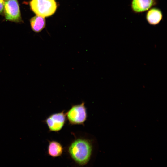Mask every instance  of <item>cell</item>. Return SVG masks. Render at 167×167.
Returning <instances> with one entry per match:
<instances>
[{
	"label": "cell",
	"mask_w": 167,
	"mask_h": 167,
	"mask_svg": "<svg viewBox=\"0 0 167 167\" xmlns=\"http://www.w3.org/2000/svg\"><path fill=\"white\" fill-rule=\"evenodd\" d=\"M92 144L88 139L79 138L73 141L69 147L68 152L73 160L78 165L87 164L91 158Z\"/></svg>",
	"instance_id": "6da1fadb"
},
{
	"label": "cell",
	"mask_w": 167,
	"mask_h": 167,
	"mask_svg": "<svg viewBox=\"0 0 167 167\" xmlns=\"http://www.w3.org/2000/svg\"><path fill=\"white\" fill-rule=\"evenodd\" d=\"M30 5L35 13L43 17L53 15L57 8L55 0H32L30 2Z\"/></svg>",
	"instance_id": "7a4b0ae2"
},
{
	"label": "cell",
	"mask_w": 167,
	"mask_h": 167,
	"mask_svg": "<svg viewBox=\"0 0 167 167\" xmlns=\"http://www.w3.org/2000/svg\"><path fill=\"white\" fill-rule=\"evenodd\" d=\"M66 115L71 125H84L87 119V112L85 102L72 105L66 113Z\"/></svg>",
	"instance_id": "3957f363"
},
{
	"label": "cell",
	"mask_w": 167,
	"mask_h": 167,
	"mask_svg": "<svg viewBox=\"0 0 167 167\" xmlns=\"http://www.w3.org/2000/svg\"><path fill=\"white\" fill-rule=\"evenodd\" d=\"M4 10L7 20L15 22L21 21L20 11L17 0H5Z\"/></svg>",
	"instance_id": "277c9868"
},
{
	"label": "cell",
	"mask_w": 167,
	"mask_h": 167,
	"mask_svg": "<svg viewBox=\"0 0 167 167\" xmlns=\"http://www.w3.org/2000/svg\"><path fill=\"white\" fill-rule=\"evenodd\" d=\"M64 110L53 114L44 121L50 131L57 132L61 130L64 126L66 120Z\"/></svg>",
	"instance_id": "5b68a950"
},
{
	"label": "cell",
	"mask_w": 167,
	"mask_h": 167,
	"mask_svg": "<svg viewBox=\"0 0 167 167\" xmlns=\"http://www.w3.org/2000/svg\"><path fill=\"white\" fill-rule=\"evenodd\" d=\"M154 0H132V8L134 11L139 13L148 10L154 4Z\"/></svg>",
	"instance_id": "8992f818"
},
{
	"label": "cell",
	"mask_w": 167,
	"mask_h": 167,
	"mask_svg": "<svg viewBox=\"0 0 167 167\" xmlns=\"http://www.w3.org/2000/svg\"><path fill=\"white\" fill-rule=\"evenodd\" d=\"M63 150L62 145L58 142L55 141H49L47 152L51 157L55 158L61 156Z\"/></svg>",
	"instance_id": "52a82bcc"
},
{
	"label": "cell",
	"mask_w": 167,
	"mask_h": 167,
	"mask_svg": "<svg viewBox=\"0 0 167 167\" xmlns=\"http://www.w3.org/2000/svg\"><path fill=\"white\" fill-rule=\"evenodd\" d=\"M162 15L161 12L159 9L153 8L147 12L146 19L151 24L155 25L158 24L161 20Z\"/></svg>",
	"instance_id": "ba28073f"
},
{
	"label": "cell",
	"mask_w": 167,
	"mask_h": 167,
	"mask_svg": "<svg viewBox=\"0 0 167 167\" xmlns=\"http://www.w3.org/2000/svg\"><path fill=\"white\" fill-rule=\"evenodd\" d=\"M30 22L32 29L37 32H41L45 25V17L37 15L32 17Z\"/></svg>",
	"instance_id": "9c48e42d"
},
{
	"label": "cell",
	"mask_w": 167,
	"mask_h": 167,
	"mask_svg": "<svg viewBox=\"0 0 167 167\" xmlns=\"http://www.w3.org/2000/svg\"><path fill=\"white\" fill-rule=\"evenodd\" d=\"M4 2L0 3V13L2 12L4 9Z\"/></svg>",
	"instance_id": "30bf717a"
},
{
	"label": "cell",
	"mask_w": 167,
	"mask_h": 167,
	"mask_svg": "<svg viewBox=\"0 0 167 167\" xmlns=\"http://www.w3.org/2000/svg\"><path fill=\"white\" fill-rule=\"evenodd\" d=\"M5 0H0V3L4 2Z\"/></svg>",
	"instance_id": "8fae6325"
}]
</instances>
